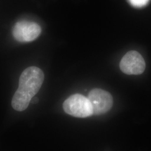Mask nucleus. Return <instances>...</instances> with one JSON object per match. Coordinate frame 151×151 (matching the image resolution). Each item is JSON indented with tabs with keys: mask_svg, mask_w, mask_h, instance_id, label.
<instances>
[{
	"mask_svg": "<svg viewBox=\"0 0 151 151\" xmlns=\"http://www.w3.org/2000/svg\"><path fill=\"white\" fill-rule=\"evenodd\" d=\"M44 80L43 72L39 68L32 66L22 72L19 87L12 99V108L19 111L27 109L32 97L39 91Z\"/></svg>",
	"mask_w": 151,
	"mask_h": 151,
	"instance_id": "nucleus-1",
	"label": "nucleus"
},
{
	"mask_svg": "<svg viewBox=\"0 0 151 151\" xmlns=\"http://www.w3.org/2000/svg\"><path fill=\"white\" fill-rule=\"evenodd\" d=\"M65 112L77 118H86L92 115L93 109L88 97L76 93L67 99L63 104Z\"/></svg>",
	"mask_w": 151,
	"mask_h": 151,
	"instance_id": "nucleus-2",
	"label": "nucleus"
},
{
	"mask_svg": "<svg viewBox=\"0 0 151 151\" xmlns=\"http://www.w3.org/2000/svg\"><path fill=\"white\" fill-rule=\"evenodd\" d=\"M42 29L35 22L22 20L17 22L12 29V35L21 43L30 42L40 35Z\"/></svg>",
	"mask_w": 151,
	"mask_h": 151,
	"instance_id": "nucleus-3",
	"label": "nucleus"
},
{
	"mask_svg": "<svg viewBox=\"0 0 151 151\" xmlns=\"http://www.w3.org/2000/svg\"><path fill=\"white\" fill-rule=\"evenodd\" d=\"M91 104L93 114L101 115L107 113L113 105V99L111 95L105 90L100 88H94L88 95Z\"/></svg>",
	"mask_w": 151,
	"mask_h": 151,
	"instance_id": "nucleus-4",
	"label": "nucleus"
},
{
	"mask_svg": "<svg viewBox=\"0 0 151 151\" xmlns=\"http://www.w3.org/2000/svg\"><path fill=\"white\" fill-rule=\"evenodd\" d=\"M120 68L127 75H138L146 68V63L140 53L135 50L127 52L120 62Z\"/></svg>",
	"mask_w": 151,
	"mask_h": 151,
	"instance_id": "nucleus-5",
	"label": "nucleus"
},
{
	"mask_svg": "<svg viewBox=\"0 0 151 151\" xmlns=\"http://www.w3.org/2000/svg\"><path fill=\"white\" fill-rule=\"evenodd\" d=\"M150 0H128L130 4L133 7L140 8L146 6Z\"/></svg>",
	"mask_w": 151,
	"mask_h": 151,
	"instance_id": "nucleus-6",
	"label": "nucleus"
},
{
	"mask_svg": "<svg viewBox=\"0 0 151 151\" xmlns=\"http://www.w3.org/2000/svg\"><path fill=\"white\" fill-rule=\"evenodd\" d=\"M38 101H39V99H38L37 97H32V100H31V102L32 104H36V103H37L38 102Z\"/></svg>",
	"mask_w": 151,
	"mask_h": 151,
	"instance_id": "nucleus-7",
	"label": "nucleus"
}]
</instances>
